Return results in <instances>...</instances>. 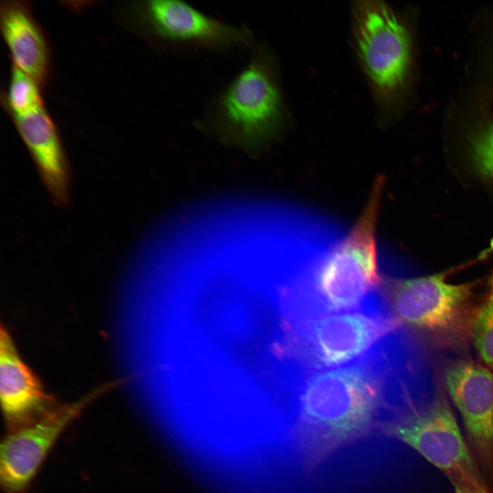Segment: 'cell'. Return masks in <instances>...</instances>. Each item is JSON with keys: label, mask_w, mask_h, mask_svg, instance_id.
<instances>
[{"label": "cell", "mask_w": 493, "mask_h": 493, "mask_svg": "<svg viewBox=\"0 0 493 493\" xmlns=\"http://www.w3.org/2000/svg\"><path fill=\"white\" fill-rule=\"evenodd\" d=\"M42 88L30 76L12 64L10 80L4 104L12 115H23L42 105Z\"/></svg>", "instance_id": "14"}, {"label": "cell", "mask_w": 493, "mask_h": 493, "mask_svg": "<svg viewBox=\"0 0 493 493\" xmlns=\"http://www.w3.org/2000/svg\"><path fill=\"white\" fill-rule=\"evenodd\" d=\"M490 299L493 300V273H492V277L491 293H490Z\"/></svg>", "instance_id": "18"}, {"label": "cell", "mask_w": 493, "mask_h": 493, "mask_svg": "<svg viewBox=\"0 0 493 493\" xmlns=\"http://www.w3.org/2000/svg\"><path fill=\"white\" fill-rule=\"evenodd\" d=\"M110 383L79 400L58 405L31 425L8 431L1 441V486L5 493H27L47 455L66 428Z\"/></svg>", "instance_id": "9"}, {"label": "cell", "mask_w": 493, "mask_h": 493, "mask_svg": "<svg viewBox=\"0 0 493 493\" xmlns=\"http://www.w3.org/2000/svg\"><path fill=\"white\" fill-rule=\"evenodd\" d=\"M455 493H493V488H486L479 490L472 489H456Z\"/></svg>", "instance_id": "17"}, {"label": "cell", "mask_w": 493, "mask_h": 493, "mask_svg": "<svg viewBox=\"0 0 493 493\" xmlns=\"http://www.w3.org/2000/svg\"><path fill=\"white\" fill-rule=\"evenodd\" d=\"M54 203H68L70 172L57 128L42 105L23 115H12Z\"/></svg>", "instance_id": "12"}, {"label": "cell", "mask_w": 493, "mask_h": 493, "mask_svg": "<svg viewBox=\"0 0 493 493\" xmlns=\"http://www.w3.org/2000/svg\"><path fill=\"white\" fill-rule=\"evenodd\" d=\"M469 145L472 162L476 169L493 181V118L475 131Z\"/></svg>", "instance_id": "16"}, {"label": "cell", "mask_w": 493, "mask_h": 493, "mask_svg": "<svg viewBox=\"0 0 493 493\" xmlns=\"http://www.w3.org/2000/svg\"><path fill=\"white\" fill-rule=\"evenodd\" d=\"M383 188L374 183L350 231L295 271L284 291L292 318L358 310L381 299L375 231Z\"/></svg>", "instance_id": "2"}, {"label": "cell", "mask_w": 493, "mask_h": 493, "mask_svg": "<svg viewBox=\"0 0 493 493\" xmlns=\"http://www.w3.org/2000/svg\"><path fill=\"white\" fill-rule=\"evenodd\" d=\"M249 51L244 65L208 99L193 126L224 144L255 153L279 134L284 107L268 46L257 40Z\"/></svg>", "instance_id": "3"}, {"label": "cell", "mask_w": 493, "mask_h": 493, "mask_svg": "<svg viewBox=\"0 0 493 493\" xmlns=\"http://www.w3.org/2000/svg\"><path fill=\"white\" fill-rule=\"evenodd\" d=\"M396 414L379 425L385 435L416 451L448 477L455 490L490 487L442 394L412 401Z\"/></svg>", "instance_id": "6"}, {"label": "cell", "mask_w": 493, "mask_h": 493, "mask_svg": "<svg viewBox=\"0 0 493 493\" xmlns=\"http://www.w3.org/2000/svg\"><path fill=\"white\" fill-rule=\"evenodd\" d=\"M134 10L142 34L170 55L250 50L257 40L247 25L226 22L183 1H143Z\"/></svg>", "instance_id": "7"}, {"label": "cell", "mask_w": 493, "mask_h": 493, "mask_svg": "<svg viewBox=\"0 0 493 493\" xmlns=\"http://www.w3.org/2000/svg\"><path fill=\"white\" fill-rule=\"evenodd\" d=\"M444 381L462 417L470 449L493 488V372L459 359L446 368Z\"/></svg>", "instance_id": "10"}, {"label": "cell", "mask_w": 493, "mask_h": 493, "mask_svg": "<svg viewBox=\"0 0 493 493\" xmlns=\"http://www.w3.org/2000/svg\"><path fill=\"white\" fill-rule=\"evenodd\" d=\"M353 11L359 55L374 87L389 101L403 86L409 66L408 31L382 1H357Z\"/></svg>", "instance_id": "8"}, {"label": "cell", "mask_w": 493, "mask_h": 493, "mask_svg": "<svg viewBox=\"0 0 493 493\" xmlns=\"http://www.w3.org/2000/svg\"><path fill=\"white\" fill-rule=\"evenodd\" d=\"M0 397L8 431L37 422L58 406L21 359L10 333H0Z\"/></svg>", "instance_id": "11"}, {"label": "cell", "mask_w": 493, "mask_h": 493, "mask_svg": "<svg viewBox=\"0 0 493 493\" xmlns=\"http://www.w3.org/2000/svg\"><path fill=\"white\" fill-rule=\"evenodd\" d=\"M470 336L482 360L493 372V300L477 308Z\"/></svg>", "instance_id": "15"}, {"label": "cell", "mask_w": 493, "mask_h": 493, "mask_svg": "<svg viewBox=\"0 0 493 493\" xmlns=\"http://www.w3.org/2000/svg\"><path fill=\"white\" fill-rule=\"evenodd\" d=\"M0 25L12 64L42 88L49 74V49L29 5L21 1H1Z\"/></svg>", "instance_id": "13"}, {"label": "cell", "mask_w": 493, "mask_h": 493, "mask_svg": "<svg viewBox=\"0 0 493 493\" xmlns=\"http://www.w3.org/2000/svg\"><path fill=\"white\" fill-rule=\"evenodd\" d=\"M409 363L385 345L356 362L322 370H299L294 381L296 446L312 469L339 448L379 427L389 392H410Z\"/></svg>", "instance_id": "1"}, {"label": "cell", "mask_w": 493, "mask_h": 493, "mask_svg": "<svg viewBox=\"0 0 493 493\" xmlns=\"http://www.w3.org/2000/svg\"><path fill=\"white\" fill-rule=\"evenodd\" d=\"M474 284L448 282L444 274L408 279L382 277L379 293L390 314L405 329L438 348L463 345L477 309Z\"/></svg>", "instance_id": "5"}, {"label": "cell", "mask_w": 493, "mask_h": 493, "mask_svg": "<svg viewBox=\"0 0 493 493\" xmlns=\"http://www.w3.org/2000/svg\"><path fill=\"white\" fill-rule=\"evenodd\" d=\"M403 328L381 300L358 310L289 322L283 353L299 370L338 368L368 356Z\"/></svg>", "instance_id": "4"}]
</instances>
